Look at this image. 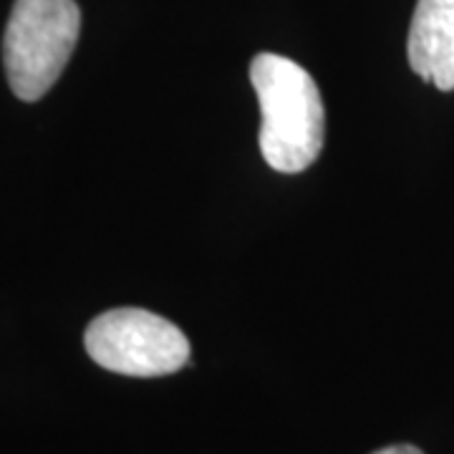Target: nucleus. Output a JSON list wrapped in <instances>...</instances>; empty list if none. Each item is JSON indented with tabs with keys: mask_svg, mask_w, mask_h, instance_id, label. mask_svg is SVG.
Here are the masks:
<instances>
[{
	"mask_svg": "<svg viewBox=\"0 0 454 454\" xmlns=\"http://www.w3.org/2000/svg\"><path fill=\"white\" fill-rule=\"evenodd\" d=\"M250 82L262 114V160L286 175L309 169L325 137L324 98L313 76L286 56L258 53L250 64Z\"/></svg>",
	"mask_w": 454,
	"mask_h": 454,
	"instance_id": "f257e3e1",
	"label": "nucleus"
},
{
	"mask_svg": "<svg viewBox=\"0 0 454 454\" xmlns=\"http://www.w3.org/2000/svg\"><path fill=\"white\" fill-rule=\"evenodd\" d=\"M79 33L76 0H16L3 35V61L20 101L49 94L76 49Z\"/></svg>",
	"mask_w": 454,
	"mask_h": 454,
	"instance_id": "f03ea898",
	"label": "nucleus"
},
{
	"mask_svg": "<svg viewBox=\"0 0 454 454\" xmlns=\"http://www.w3.org/2000/svg\"><path fill=\"white\" fill-rule=\"evenodd\" d=\"M86 351L101 369L124 376H167L190 364L182 328L145 309H114L86 328Z\"/></svg>",
	"mask_w": 454,
	"mask_h": 454,
	"instance_id": "7ed1b4c3",
	"label": "nucleus"
},
{
	"mask_svg": "<svg viewBox=\"0 0 454 454\" xmlns=\"http://www.w3.org/2000/svg\"><path fill=\"white\" fill-rule=\"evenodd\" d=\"M406 53L417 76L454 91V0H417Z\"/></svg>",
	"mask_w": 454,
	"mask_h": 454,
	"instance_id": "20e7f679",
	"label": "nucleus"
},
{
	"mask_svg": "<svg viewBox=\"0 0 454 454\" xmlns=\"http://www.w3.org/2000/svg\"><path fill=\"white\" fill-rule=\"evenodd\" d=\"M373 454H424L422 450L411 447V444H394V447H387V450H379Z\"/></svg>",
	"mask_w": 454,
	"mask_h": 454,
	"instance_id": "39448f33",
	"label": "nucleus"
}]
</instances>
